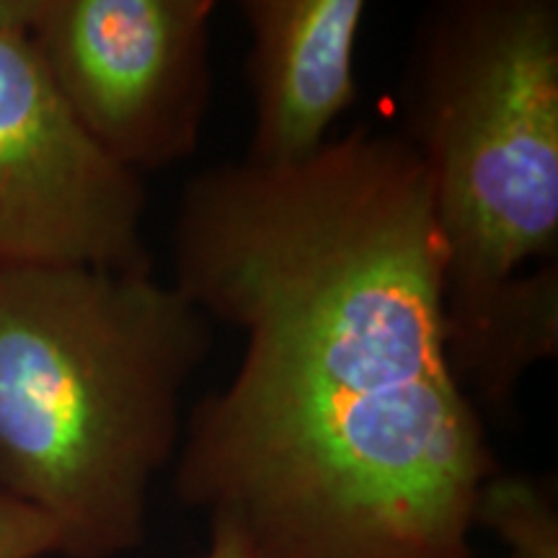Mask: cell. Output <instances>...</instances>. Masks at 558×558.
I'll return each mask as SVG.
<instances>
[{"label":"cell","mask_w":558,"mask_h":558,"mask_svg":"<svg viewBox=\"0 0 558 558\" xmlns=\"http://www.w3.org/2000/svg\"><path fill=\"white\" fill-rule=\"evenodd\" d=\"M58 554L50 522L0 488V558H45Z\"/></svg>","instance_id":"ba28073f"},{"label":"cell","mask_w":558,"mask_h":558,"mask_svg":"<svg viewBox=\"0 0 558 558\" xmlns=\"http://www.w3.org/2000/svg\"><path fill=\"white\" fill-rule=\"evenodd\" d=\"M486 527L509 558H558L554 488L538 478L497 471L478 488L473 530Z\"/></svg>","instance_id":"52a82bcc"},{"label":"cell","mask_w":558,"mask_h":558,"mask_svg":"<svg viewBox=\"0 0 558 558\" xmlns=\"http://www.w3.org/2000/svg\"><path fill=\"white\" fill-rule=\"evenodd\" d=\"M202 558H254L239 535L222 525H209V543Z\"/></svg>","instance_id":"9c48e42d"},{"label":"cell","mask_w":558,"mask_h":558,"mask_svg":"<svg viewBox=\"0 0 558 558\" xmlns=\"http://www.w3.org/2000/svg\"><path fill=\"white\" fill-rule=\"evenodd\" d=\"M34 0H0V267L145 275V184L90 140L39 60Z\"/></svg>","instance_id":"5b68a950"},{"label":"cell","mask_w":558,"mask_h":558,"mask_svg":"<svg viewBox=\"0 0 558 558\" xmlns=\"http://www.w3.org/2000/svg\"><path fill=\"white\" fill-rule=\"evenodd\" d=\"M399 130L445 246V341L492 316L558 251V3L448 0L424 11Z\"/></svg>","instance_id":"3957f363"},{"label":"cell","mask_w":558,"mask_h":558,"mask_svg":"<svg viewBox=\"0 0 558 558\" xmlns=\"http://www.w3.org/2000/svg\"><path fill=\"white\" fill-rule=\"evenodd\" d=\"M173 288L243 333L190 411L173 494L254 558H471L501 471L445 341V246L401 132L357 124L295 169L181 192Z\"/></svg>","instance_id":"6da1fadb"},{"label":"cell","mask_w":558,"mask_h":558,"mask_svg":"<svg viewBox=\"0 0 558 558\" xmlns=\"http://www.w3.org/2000/svg\"><path fill=\"white\" fill-rule=\"evenodd\" d=\"M213 324L153 271L0 267V488L65 558L143 546Z\"/></svg>","instance_id":"7a4b0ae2"},{"label":"cell","mask_w":558,"mask_h":558,"mask_svg":"<svg viewBox=\"0 0 558 558\" xmlns=\"http://www.w3.org/2000/svg\"><path fill=\"white\" fill-rule=\"evenodd\" d=\"M215 0H34L29 34L83 132L124 171L197 150L213 99Z\"/></svg>","instance_id":"277c9868"},{"label":"cell","mask_w":558,"mask_h":558,"mask_svg":"<svg viewBox=\"0 0 558 558\" xmlns=\"http://www.w3.org/2000/svg\"><path fill=\"white\" fill-rule=\"evenodd\" d=\"M248 29L251 140L243 163L282 171L308 163L357 101L354 50L365 0H243Z\"/></svg>","instance_id":"8992f818"}]
</instances>
